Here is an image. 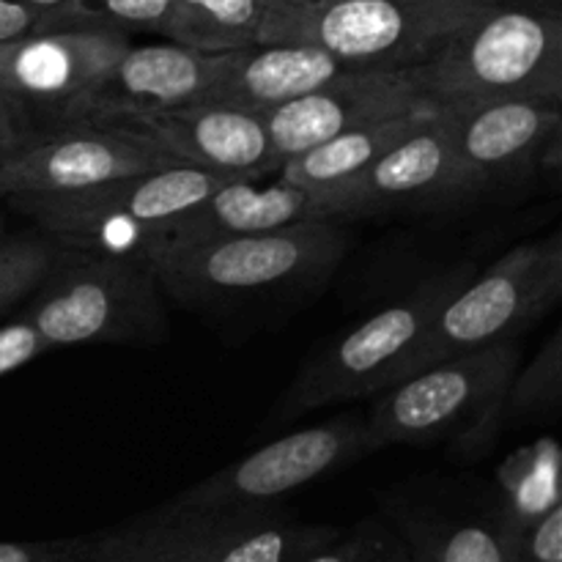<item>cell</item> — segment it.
Returning a JSON list of instances; mask_svg holds the SVG:
<instances>
[{"instance_id": "1", "label": "cell", "mask_w": 562, "mask_h": 562, "mask_svg": "<svg viewBox=\"0 0 562 562\" xmlns=\"http://www.w3.org/2000/svg\"><path fill=\"white\" fill-rule=\"evenodd\" d=\"M494 3L499 0H274L261 44H313L349 69L409 75Z\"/></svg>"}, {"instance_id": "2", "label": "cell", "mask_w": 562, "mask_h": 562, "mask_svg": "<svg viewBox=\"0 0 562 562\" xmlns=\"http://www.w3.org/2000/svg\"><path fill=\"white\" fill-rule=\"evenodd\" d=\"M434 104L488 99L562 102V16L532 3H494L409 71Z\"/></svg>"}, {"instance_id": "3", "label": "cell", "mask_w": 562, "mask_h": 562, "mask_svg": "<svg viewBox=\"0 0 562 562\" xmlns=\"http://www.w3.org/2000/svg\"><path fill=\"white\" fill-rule=\"evenodd\" d=\"M335 220H307L258 234L168 241L143 258L159 289L184 305H217L289 283L322 278L346 256Z\"/></svg>"}, {"instance_id": "4", "label": "cell", "mask_w": 562, "mask_h": 562, "mask_svg": "<svg viewBox=\"0 0 562 562\" xmlns=\"http://www.w3.org/2000/svg\"><path fill=\"white\" fill-rule=\"evenodd\" d=\"M49 349L159 344L168 335L162 289L137 258L58 247L20 313Z\"/></svg>"}, {"instance_id": "5", "label": "cell", "mask_w": 562, "mask_h": 562, "mask_svg": "<svg viewBox=\"0 0 562 562\" xmlns=\"http://www.w3.org/2000/svg\"><path fill=\"white\" fill-rule=\"evenodd\" d=\"M225 176L173 165L151 173L124 176L77 192L11 198L20 212L58 247L99 250L143 261L154 236L168 220L195 206L225 184Z\"/></svg>"}, {"instance_id": "6", "label": "cell", "mask_w": 562, "mask_h": 562, "mask_svg": "<svg viewBox=\"0 0 562 562\" xmlns=\"http://www.w3.org/2000/svg\"><path fill=\"white\" fill-rule=\"evenodd\" d=\"M560 294L562 236L554 231L514 247L475 280H464L439 307L398 379L461 351L514 340L558 305Z\"/></svg>"}, {"instance_id": "7", "label": "cell", "mask_w": 562, "mask_h": 562, "mask_svg": "<svg viewBox=\"0 0 562 562\" xmlns=\"http://www.w3.org/2000/svg\"><path fill=\"white\" fill-rule=\"evenodd\" d=\"M464 280L467 272L428 280L404 300L362 318L355 329L322 351L291 384L280 409L283 420L324 406L366 398L398 382L404 362L431 327L437 311Z\"/></svg>"}, {"instance_id": "8", "label": "cell", "mask_w": 562, "mask_h": 562, "mask_svg": "<svg viewBox=\"0 0 562 562\" xmlns=\"http://www.w3.org/2000/svg\"><path fill=\"white\" fill-rule=\"evenodd\" d=\"M516 340L461 351L420 368L382 390L366 420L371 453L390 445L428 442L461 420L497 409L510 379L519 371Z\"/></svg>"}, {"instance_id": "9", "label": "cell", "mask_w": 562, "mask_h": 562, "mask_svg": "<svg viewBox=\"0 0 562 562\" xmlns=\"http://www.w3.org/2000/svg\"><path fill=\"white\" fill-rule=\"evenodd\" d=\"M173 165L181 162L126 126L69 121L53 132H36L0 159V198L77 192Z\"/></svg>"}, {"instance_id": "10", "label": "cell", "mask_w": 562, "mask_h": 562, "mask_svg": "<svg viewBox=\"0 0 562 562\" xmlns=\"http://www.w3.org/2000/svg\"><path fill=\"white\" fill-rule=\"evenodd\" d=\"M362 456H371L366 420L340 417L263 445L256 453L203 477L170 499V505L184 510L263 508Z\"/></svg>"}, {"instance_id": "11", "label": "cell", "mask_w": 562, "mask_h": 562, "mask_svg": "<svg viewBox=\"0 0 562 562\" xmlns=\"http://www.w3.org/2000/svg\"><path fill=\"white\" fill-rule=\"evenodd\" d=\"M113 25L55 27L0 44V88L27 113L71 121L82 99L110 75L130 47Z\"/></svg>"}, {"instance_id": "12", "label": "cell", "mask_w": 562, "mask_h": 562, "mask_svg": "<svg viewBox=\"0 0 562 562\" xmlns=\"http://www.w3.org/2000/svg\"><path fill=\"white\" fill-rule=\"evenodd\" d=\"M558 99H488V102L437 104L448 124L461 162L481 190L503 181H519L547 157L558 159Z\"/></svg>"}, {"instance_id": "13", "label": "cell", "mask_w": 562, "mask_h": 562, "mask_svg": "<svg viewBox=\"0 0 562 562\" xmlns=\"http://www.w3.org/2000/svg\"><path fill=\"white\" fill-rule=\"evenodd\" d=\"M477 192L483 190L461 162L448 124L434 104L409 135L335 195L344 203V217L355 220L415 203L459 201Z\"/></svg>"}, {"instance_id": "14", "label": "cell", "mask_w": 562, "mask_h": 562, "mask_svg": "<svg viewBox=\"0 0 562 562\" xmlns=\"http://www.w3.org/2000/svg\"><path fill=\"white\" fill-rule=\"evenodd\" d=\"M431 104L409 75L401 71H346L291 102L263 113L278 162L307 151L355 126L415 113Z\"/></svg>"}, {"instance_id": "15", "label": "cell", "mask_w": 562, "mask_h": 562, "mask_svg": "<svg viewBox=\"0 0 562 562\" xmlns=\"http://www.w3.org/2000/svg\"><path fill=\"white\" fill-rule=\"evenodd\" d=\"M137 132L190 168L225 179H261L278 173L263 115L225 104L195 102L110 121Z\"/></svg>"}, {"instance_id": "16", "label": "cell", "mask_w": 562, "mask_h": 562, "mask_svg": "<svg viewBox=\"0 0 562 562\" xmlns=\"http://www.w3.org/2000/svg\"><path fill=\"white\" fill-rule=\"evenodd\" d=\"M217 53L184 44H130L110 75L82 99L71 121H121L154 110L184 108L201 102L212 82ZM69 124V121H66Z\"/></svg>"}, {"instance_id": "17", "label": "cell", "mask_w": 562, "mask_h": 562, "mask_svg": "<svg viewBox=\"0 0 562 562\" xmlns=\"http://www.w3.org/2000/svg\"><path fill=\"white\" fill-rule=\"evenodd\" d=\"M307 220L344 223V203L333 192L302 190L280 176L272 184H258V179H228L206 198H201L195 206L168 220L157 231L148 250L168 241L258 234V231L285 228V225L307 223Z\"/></svg>"}, {"instance_id": "18", "label": "cell", "mask_w": 562, "mask_h": 562, "mask_svg": "<svg viewBox=\"0 0 562 562\" xmlns=\"http://www.w3.org/2000/svg\"><path fill=\"white\" fill-rule=\"evenodd\" d=\"M346 71L344 60L313 44H250L217 53L201 102L263 115Z\"/></svg>"}, {"instance_id": "19", "label": "cell", "mask_w": 562, "mask_h": 562, "mask_svg": "<svg viewBox=\"0 0 562 562\" xmlns=\"http://www.w3.org/2000/svg\"><path fill=\"white\" fill-rule=\"evenodd\" d=\"M384 525L412 562H514V530L499 503L488 510L393 503L384 510Z\"/></svg>"}, {"instance_id": "20", "label": "cell", "mask_w": 562, "mask_h": 562, "mask_svg": "<svg viewBox=\"0 0 562 562\" xmlns=\"http://www.w3.org/2000/svg\"><path fill=\"white\" fill-rule=\"evenodd\" d=\"M228 514L184 510L168 503L113 530L91 532L88 547L71 562H190Z\"/></svg>"}, {"instance_id": "21", "label": "cell", "mask_w": 562, "mask_h": 562, "mask_svg": "<svg viewBox=\"0 0 562 562\" xmlns=\"http://www.w3.org/2000/svg\"><path fill=\"white\" fill-rule=\"evenodd\" d=\"M434 110V102L428 108L415 110V113L393 115V119L376 121V124L355 126L349 132L329 137L307 151L294 154L283 159L278 168V176L289 184L302 187L311 192H338L340 187L349 184L355 176L371 168L382 154H387L404 135H409L423 119Z\"/></svg>"}, {"instance_id": "22", "label": "cell", "mask_w": 562, "mask_h": 562, "mask_svg": "<svg viewBox=\"0 0 562 562\" xmlns=\"http://www.w3.org/2000/svg\"><path fill=\"white\" fill-rule=\"evenodd\" d=\"M338 532V527L289 519L272 505L241 508L231 510L190 562H294Z\"/></svg>"}, {"instance_id": "23", "label": "cell", "mask_w": 562, "mask_h": 562, "mask_svg": "<svg viewBox=\"0 0 562 562\" xmlns=\"http://www.w3.org/2000/svg\"><path fill=\"white\" fill-rule=\"evenodd\" d=\"M272 5L274 0H173L162 36L201 53L250 47L261 44Z\"/></svg>"}, {"instance_id": "24", "label": "cell", "mask_w": 562, "mask_h": 562, "mask_svg": "<svg viewBox=\"0 0 562 562\" xmlns=\"http://www.w3.org/2000/svg\"><path fill=\"white\" fill-rule=\"evenodd\" d=\"M562 373V335L554 329L543 344L541 355L527 368H519L510 379L508 390L499 398L497 412L508 417H536L558 409Z\"/></svg>"}, {"instance_id": "25", "label": "cell", "mask_w": 562, "mask_h": 562, "mask_svg": "<svg viewBox=\"0 0 562 562\" xmlns=\"http://www.w3.org/2000/svg\"><path fill=\"white\" fill-rule=\"evenodd\" d=\"M55 252L58 245L47 236L20 234L0 239V316L38 289Z\"/></svg>"}, {"instance_id": "26", "label": "cell", "mask_w": 562, "mask_h": 562, "mask_svg": "<svg viewBox=\"0 0 562 562\" xmlns=\"http://www.w3.org/2000/svg\"><path fill=\"white\" fill-rule=\"evenodd\" d=\"M108 25L82 0H64L55 5H36L25 0H0V44L55 27Z\"/></svg>"}, {"instance_id": "27", "label": "cell", "mask_w": 562, "mask_h": 562, "mask_svg": "<svg viewBox=\"0 0 562 562\" xmlns=\"http://www.w3.org/2000/svg\"><path fill=\"white\" fill-rule=\"evenodd\" d=\"M93 14L119 31L162 33L173 11V0H82Z\"/></svg>"}, {"instance_id": "28", "label": "cell", "mask_w": 562, "mask_h": 562, "mask_svg": "<svg viewBox=\"0 0 562 562\" xmlns=\"http://www.w3.org/2000/svg\"><path fill=\"white\" fill-rule=\"evenodd\" d=\"M514 562H562V503L514 530Z\"/></svg>"}, {"instance_id": "29", "label": "cell", "mask_w": 562, "mask_h": 562, "mask_svg": "<svg viewBox=\"0 0 562 562\" xmlns=\"http://www.w3.org/2000/svg\"><path fill=\"white\" fill-rule=\"evenodd\" d=\"M379 530H382V519H368L355 530H340L333 541L311 549L294 562H368Z\"/></svg>"}, {"instance_id": "30", "label": "cell", "mask_w": 562, "mask_h": 562, "mask_svg": "<svg viewBox=\"0 0 562 562\" xmlns=\"http://www.w3.org/2000/svg\"><path fill=\"white\" fill-rule=\"evenodd\" d=\"M91 536L58 541H0V562H71L80 558Z\"/></svg>"}, {"instance_id": "31", "label": "cell", "mask_w": 562, "mask_h": 562, "mask_svg": "<svg viewBox=\"0 0 562 562\" xmlns=\"http://www.w3.org/2000/svg\"><path fill=\"white\" fill-rule=\"evenodd\" d=\"M44 351H47V346L38 338L36 329L25 318L16 316L14 322L0 327V376L20 371L22 366L36 360Z\"/></svg>"}, {"instance_id": "32", "label": "cell", "mask_w": 562, "mask_h": 562, "mask_svg": "<svg viewBox=\"0 0 562 562\" xmlns=\"http://www.w3.org/2000/svg\"><path fill=\"white\" fill-rule=\"evenodd\" d=\"M33 135H36V130H33L31 113L0 88V159L14 154Z\"/></svg>"}, {"instance_id": "33", "label": "cell", "mask_w": 562, "mask_h": 562, "mask_svg": "<svg viewBox=\"0 0 562 562\" xmlns=\"http://www.w3.org/2000/svg\"><path fill=\"white\" fill-rule=\"evenodd\" d=\"M368 562H412L409 554H406V549L401 547V541L395 538V532L384 525V519H382V530H379L376 543H373Z\"/></svg>"}, {"instance_id": "34", "label": "cell", "mask_w": 562, "mask_h": 562, "mask_svg": "<svg viewBox=\"0 0 562 562\" xmlns=\"http://www.w3.org/2000/svg\"><path fill=\"white\" fill-rule=\"evenodd\" d=\"M25 3H36V5H55V3H64V0H25Z\"/></svg>"}, {"instance_id": "35", "label": "cell", "mask_w": 562, "mask_h": 562, "mask_svg": "<svg viewBox=\"0 0 562 562\" xmlns=\"http://www.w3.org/2000/svg\"><path fill=\"white\" fill-rule=\"evenodd\" d=\"M5 236V223H3V214H0V239Z\"/></svg>"}, {"instance_id": "36", "label": "cell", "mask_w": 562, "mask_h": 562, "mask_svg": "<svg viewBox=\"0 0 562 562\" xmlns=\"http://www.w3.org/2000/svg\"><path fill=\"white\" fill-rule=\"evenodd\" d=\"M291 3H313V0H291Z\"/></svg>"}]
</instances>
